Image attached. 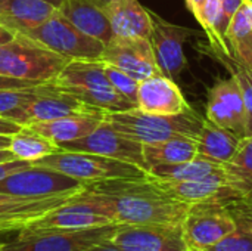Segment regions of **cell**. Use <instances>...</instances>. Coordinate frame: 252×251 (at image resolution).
I'll use <instances>...</instances> for the list:
<instances>
[{"mask_svg":"<svg viewBox=\"0 0 252 251\" xmlns=\"http://www.w3.org/2000/svg\"><path fill=\"white\" fill-rule=\"evenodd\" d=\"M84 192L115 225H182L190 209L165 192L151 175L89 183Z\"/></svg>","mask_w":252,"mask_h":251,"instance_id":"cell-1","label":"cell"},{"mask_svg":"<svg viewBox=\"0 0 252 251\" xmlns=\"http://www.w3.org/2000/svg\"><path fill=\"white\" fill-rule=\"evenodd\" d=\"M47 83L105 112H120L137 108L134 102L124 98L112 87L105 74V64L100 59L68 61V64Z\"/></svg>","mask_w":252,"mask_h":251,"instance_id":"cell-2","label":"cell"},{"mask_svg":"<svg viewBox=\"0 0 252 251\" xmlns=\"http://www.w3.org/2000/svg\"><path fill=\"white\" fill-rule=\"evenodd\" d=\"M105 118L118 133L142 145L158 143L177 136L196 139L204 124V118L193 109L174 115H161L133 108L120 112H105Z\"/></svg>","mask_w":252,"mask_h":251,"instance_id":"cell-3","label":"cell"},{"mask_svg":"<svg viewBox=\"0 0 252 251\" xmlns=\"http://www.w3.org/2000/svg\"><path fill=\"white\" fill-rule=\"evenodd\" d=\"M68 61L25 34L0 46V75L10 78L47 83Z\"/></svg>","mask_w":252,"mask_h":251,"instance_id":"cell-4","label":"cell"},{"mask_svg":"<svg viewBox=\"0 0 252 251\" xmlns=\"http://www.w3.org/2000/svg\"><path fill=\"white\" fill-rule=\"evenodd\" d=\"M32 164L55 169L87 185L111 179H139L149 176L146 170L131 163L89 152H75L63 149H58L56 152L49 154L34 161Z\"/></svg>","mask_w":252,"mask_h":251,"instance_id":"cell-5","label":"cell"},{"mask_svg":"<svg viewBox=\"0 0 252 251\" xmlns=\"http://www.w3.org/2000/svg\"><path fill=\"white\" fill-rule=\"evenodd\" d=\"M118 225L102 228L65 231V229H32L22 228L7 243H3L4 251H84L89 247L109 240Z\"/></svg>","mask_w":252,"mask_h":251,"instance_id":"cell-6","label":"cell"},{"mask_svg":"<svg viewBox=\"0 0 252 251\" xmlns=\"http://www.w3.org/2000/svg\"><path fill=\"white\" fill-rule=\"evenodd\" d=\"M24 34L69 61L100 59L105 49V43L75 28L58 9L41 25Z\"/></svg>","mask_w":252,"mask_h":251,"instance_id":"cell-7","label":"cell"},{"mask_svg":"<svg viewBox=\"0 0 252 251\" xmlns=\"http://www.w3.org/2000/svg\"><path fill=\"white\" fill-rule=\"evenodd\" d=\"M86 185L87 183L55 169L31 164L0 180V192L27 198H49L75 195L81 192Z\"/></svg>","mask_w":252,"mask_h":251,"instance_id":"cell-8","label":"cell"},{"mask_svg":"<svg viewBox=\"0 0 252 251\" xmlns=\"http://www.w3.org/2000/svg\"><path fill=\"white\" fill-rule=\"evenodd\" d=\"M58 148L63 151L96 154V155L131 163L149 173V169L143 157V145L118 133L106 118H103L100 124L89 135L75 141L59 143Z\"/></svg>","mask_w":252,"mask_h":251,"instance_id":"cell-9","label":"cell"},{"mask_svg":"<svg viewBox=\"0 0 252 251\" xmlns=\"http://www.w3.org/2000/svg\"><path fill=\"white\" fill-rule=\"evenodd\" d=\"M236 229L226 204H193L183 223V238L189 250H207Z\"/></svg>","mask_w":252,"mask_h":251,"instance_id":"cell-10","label":"cell"},{"mask_svg":"<svg viewBox=\"0 0 252 251\" xmlns=\"http://www.w3.org/2000/svg\"><path fill=\"white\" fill-rule=\"evenodd\" d=\"M109 241L121 251H189L182 225H118Z\"/></svg>","mask_w":252,"mask_h":251,"instance_id":"cell-11","label":"cell"},{"mask_svg":"<svg viewBox=\"0 0 252 251\" xmlns=\"http://www.w3.org/2000/svg\"><path fill=\"white\" fill-rule=\"evenodd\" d=\"M100 61L120 68L137 81L162 74L157 64L151 40L145 37L114 36L105 44Z\"/></svg>","mask_w":252,"mask_h":251,"instance_id":"cell-12","label":"cell"},{"mask_svg":"<svg viewBox=\"0 0 252 251\" xmlns=\"http://www.w3.org/2000/svg\"><path fill=\"white\" fill-rule=\"evenodd\" d=\"M115 225L100 210V207L84 192L75 194L68 203L50 210L40 219L28 225L32 229H65L78 231Z\"/></svg>","mask_w":252,"mask_h":251,"instance_id":"cell-13","label":"cell"},{"mask_svg":"<svg viewBox=\"0 0 252 251\" xmlns=\"http://www.w3.org/2000/svg\"><path fill=\"white\" fill-rule=\"evenodd\" d=\"M152 21V31L149 36L154 55L161 72L171 80H177L186 67V56L183 44L190 34V30L171 24L159 15L149 10Z\"/></svg>","mask_w":252,"mask_h":251,"instance_id":"cell-14","label":"cell"},{"mask_svg":"<svg viewBox=\"0 0 252 251\" xmlns=\"http://www.w3.org/2000/svg\"><path fill=\"white\" fill-rule=\"evenodd\" d=\"M207 120L213 124L233 132L244 138L247 133V109L238 81L230 78L219 80L208 90Z\"/></svg>","mask_w":252,"mask_h":251,"instance_id":"cell-15","label":"cell"},{"mask_svg":"<svg viewBox=\"0 0 252 251\" xmlns=\"http://www.w3.org/2000/svg\"><path fill=\"white\" fill-rule=\"evenodd\" d=\"M103 112L105 111L87 105L86 102L77 99L72 95L55 89L49 83H41L38 86L37 96L25 108L22 126H28L37 121L58 120L63 117L93 115V114H103Z\"/></svg>","mask_w":252,"mask_h":251,"instance_id":"cell-16","label":"cell"},{"mask_svg":"<svg viewBox=\"0 0 252 251\" xmlns=\"http://www.w3.org/2000/svg\"><path fill=\"white\" fill-rule=\"evenodd\" d=\"M74 195L27 198L0 192V234L16 232L50 210L68 203Z\"/></svg>","mask_w":252,"mask_h":251,"instance_id":"cell-17","label":"cell"},{"mask_svg":"<svg viewBox=\"0 0 252 251\" xmlns=\"http://www.w3.org/2000/svg\"><path fill=\"white\" fill-rule=\"evenodd\" d=\"M136 104L145 112L161 115H174L192 109L176 81L164 74L139 81Z\"/></svg>","mask_w":252,"mask_h":251,"instance_id":"cell-18","label":"cell"},{"mask_svg":"<svg viewBox=\"0 0 252 251\" xmlns=\"http://www.w3.org/2000/svg\"><path fill=\"white\" fill-rule=\"evenodd\" d=\"M56 9L75 28L90 37L100 40L105 44L114 37L111 22L105 10L92 0H62Z\"/></svg>","mask_w":252,"mask_h":251,"instance_id":"cell-19","label":"cell"},{"mask_svg":"<svg viewBox=\"0 0 252 251\" xmlns=\"http://www.w3.org/2000/svg\"><path fill=\"white\" fill-rule=\"evenodd\" d=\"M55 10L56 7L44 0H0V25L24 34L41 25Z\"/></svg>","mask_w":252,"mask_h":251,"instance_id":"cell-20","label":"cell"},{"mask_svg":"<svg viewBox=\"0 0 252 251\" xmlns=\"http://www.w3.org/2000/svg\"><path fill=\"white\" fill-rule=\"evenodd\" d=\"M105 13L114 36L149 38L152 31L149 9L143 7L139 0H112Z\"/></svg>","mask_w":252,"mask_h":251,"instance_id":"cell-21","label":"cell"},{"mask_svg":"<svg viewBox=\"0 0 252 251\" xmlns=\"http://www.w3.org/2000/svg\"><path fill=\"white\" fill-rule=\"evenodd\" d=\"M103 118H105V112L93 114V115H74V117H63L50 121L31 123L28 124V127L40 133L41 136L47 138L55 145H59L89 135L100 124Z\"/></svg>","mask_w":252,"mask_h":251,"instance_id":"cell-22","label":"cell"},{"mask_svg":"<svg viewBox=\"0 0 252 251\" xmlns=\"http://www.w3.org/2000/svg\"><path fill=\"white\" fill-rule=\"evenodd\" d=\"M224 37L230 56L252 70V1H242L230 18Z\"/></svg>","mask_w":252,"mask_h":251,"instance_id":"cell-23","label":"cell"},{"mask_svg":"<svg viewBox=\"0 0 252 251\" xmlns=\"http://www.w3.org/2000/svg\"><path fill=\"white\" fill-rule=\"evenodd\" d=\"M241 136L230 130L219 127L204 118L202 129L196 138L198 155L205 157L213 161L229 164L239 146Z\"/></svg>","mask_w":252,"mask_h":251,"instance_id":"cell-24","label":"cell"},{"mask_svg":"<svg viewBox=\"0 0 252 251\" xmlns=\"http://www.w3.org/2000/svg\"><path fill=\"white\" fill-rule=\"evenodd\" d=\"M229 169V164L219 163L208 160L205 157L196 155L195 158L177 164H164V166H155L149 169V175L152 178L161 179V180H198L208 176H213L216 173H221Z\"/></svg>","mask_w":252,"mask_h":251,"instance_id":"cell-25","label":"cell"},{"mask_svg":"<svg viewBox=\"0 0 252 251\" xmlns=\"http://www.w3.org/2000/svg\"><path fill=\"white\" fill-rule=\"evenodd\" d=\"M198 155L196 139L177 136L164 142L143 145V157L148 169L164 164H177L189 161Z\"/></svg>","mask_w":252,"mask_h":251,"instance_id":"cell-26","label":"cell"},{"mask_svg":"<svg viewBox=\"0 0 252 251\" xmlns=\"http://www.w3.org/2000/svg\"><path fill=\"white\" fill-rule=\"evenodd\" d=\"M59 148L47 138L34 132L28 126H22L16 133L10 136L9 151L18 160L34 163L49 154L56 152Z\"/></svg>","mask_w":252,"mask_h":251,"instance_id":"cell-27","label":"cell"},{"mask_svg":"<svg viewBox=\"0 0 252 251\" xmlns=\"http://www.w3.org/2000/svg\"><path fill=\"white\" fill-rule=\"evenodd\" d=\"M208 49H210L208 53H211V56H214L221 65H224L232 72V77L238 81L242 96H244L245 109H247V133H245V136L252 135V70L242 65L239 61H236L230 55L217 52L211 47H208Z\"/></svg>","mask_w":252,"mask_h":251,"instance_id":"cell-28","label":"cell"},{"mask_svg":"<svg viewBox=\"0 0 252 251\" xmlns=\"http://www.w3.org/2000/svg\"><path fill=\"white\" fill-rule=\"evenodd\" d=\"M38 86L27 89H0V117L22 126L25 108L37 96Z\"/></svg>","mask_w":252,"mask_h":251,"instance_id":"cell-29","label":"cell"},{"mask_svg":"<svg viewBox=\"0 0 252 251\" xmlns=\"http://www.w3.org/2000/svg\"><path fill=\"white\" fill-rule=\"evenodd\" d=\"M105 74H106L109 83L112 84V87L118 93H121L124 98H127V99H130L131 102L136 104V101H137V89H139V81L137 80H134L127 72H124L120 68H117L114 65H109V64H105Z\"/></svg>","mask_w":252,"mask_h":251,"instance_id":"cell-30","label":"cell"},{"mask_svg":"<svg viewBox=\"0 0 252 251\" xmlns=\"http://www.w3.org/2000/svg\"><path fill=\"white\" fill-rule=\"evenodd\" d=\"M205 251H252V226H239Z\"/></svg>","mask_w":252,"mask_h":251,"instance_id":"cell-31","label":"cell"},{"mask_svg":"<svg viewBox=\"0 0 252 251\" xmlns=\"http://www.w3.org/2000/svg\"><path fill=\"white\" fill-rule=\"evenodd\" d=\"M229 164L235 172L252 180V135L241 139L239 146Z\"/></svg>","mask_w":252,"mask_h":251,"instance_id":"cell-32","label":"cell"},{"mask_svg":"<svg viewBox=\"0 0 252 251\" xmlns=\"http://www.w3.org/2000/svg\"><path fill=\"white\" fill-rule=\"evenodd\" d=\"M31 164H32V163H30V161H24V160H18V158L10 160V161H3V163H0V180H3L4 178L10 176V175L15 173V172H19V170H22V169L30 167Z\"/></svg>","mask_w":252,"mask_h":251,"instance_id":"cell-33","label":"cell"},{"mask_svg":"<svg viewBox=\"0 0 252 251\" xmlns=\"http://www.w3.org/2000/svg\"><path fill=\"white\" fill-rule=\"evenodd\" d=\"M41 83H34L28 80H18V78H10L0 75V89H27L32 86H38Z\"/></svg>","mask_w":252,"mask_h":251,"instance_id":"cell-34","label":"cell"},{"mask_svg":"<svg viewBox=\"0 0 252 251\" xmlns=\"http://www.w3.org/2000/svg\"><path fill=\"white\" fill-rule=\"evenodd\" d=\"M242 1H244V0H221L227 25H229V21H230V18L233 16V13H235V12L238 10V7L242 4Z\"/></svg>","mask_w":252,"mask_h":251,"instance_id":"cell-35","label":"cell"},{"mask_svg":"<svg viewBox=\"0 0 252 251\" xmlns=\"http://www.w3.org/2000/svg\"><path fill=\"white\" fill-rule=\"evenodd\" d=\"M21 127H22V126H19L18 123L0 117V135H13V133H16Z\"/></svg>","mask_w":252,"mask_h":251,"instance_id":"cell-36","label":"cell"},{"mask_svg":"<svg viewBox=\"0 0 252 251\" xmlns=\"http://www.w3.org/2000/svg\"><path fill=\"white\" fill-rule=\"evenodd\" d=\"M84 251H121L120 249H117L109 240H105V241H100V243H97V244H94V246H92V247H89L87 250Z\"/></svg>","mask_w":252,"mask_h":251,"instance_id":"cell-37","label":"cell"},{"mask_svg":"<svg viewBox=\"0 0 252 251\" xmlns=\"http://www.w3.org/2000/svg\"><path fill=\"white\" fill-rule=\"evenodd\" d=\"M205 1L207 0H186V6L193 13V16L196 18L199 15V12H201L202 6L205 4Z\"/></svg>","mask_w":252,"mask_h":251,"instance_id":"cell-38","label":"cell"},{"mask_svg":"<svg viewBox=\"0 0 252 251\" xmlns=\"http://www.w3.org/2000/svg\"><path fill=\"white\" fill-rule=\"evenodd\" d=\"M15 36H16V33H13L12 30H9V28L0 25V46H1V44H6V43H9V41H12V40L15 38Z\"/></svg>","mask_w":252,"mask_h":251,"instance_id":"cell-39","label":"cell"},{"mask_svg":"<svg viewBox=\"0 0 252 251\" xmlns=\"http://www.w3.org/2000/svg\"><path fill=\"white\" fill-rule=\"evenodd\" d=\"M10 160H15V155L9 149H0V163L10 161Z\"/></svg>","mask_w":252,"mask_h":251,"instance_id":"cell-40","label":"cell"},{"mask_svg":"<svg viewBox=\"0 0 252 251\" xmlns=\"http://www.w3.org/2000/svg\"><path fill=\"white\" fill-rule=\"evenodd\" d=\"M12 135H0V149H9Z\"/></svg>","mask_w":252,"mask_h":251,"instance_id":"cell-41","label":"cell"},{"mask_svg":"<svg viewBox=\"0 0 252 251\" xmlns=\"http://www.w3.org/2000/svg\"><path fill=\"white\" fill-rule=\"evenodd\" d=\"M92 1H93L94 4H97L100 9H103V10H105V9L109 6V3H111L112 0H92Z\"/></svg>","mask_w":252,"mask_h":251,"instance_id":"cell-42","label":"cell"},{"mask_svg":"<svg viewBox=\"0 0 252 251\" xmlns=\"http://www.w3.org/2000/svg\"><path fill=\"white\" fill-rule=\"evenodd\" d=\"M44 1H47V3H50V4H53L55 7H58V6L62 3V0H44Z\"/></svg>","mask_w":252,"mask_h":251,"instance_id":"cell-43","label":"cell"},{"mask_svg":"<svg viewBox=\"0 0 252 251\" xmlns=\"http://www.w3.org/2000/svg\"><path fill=\"white\" fill-rule=\"evenodd\" d=\"M0 251H4L3 250V247H1V244H0Z\"/></svg>","mask_w":252,"mask_h":251,"instance_id":"cell-44","label":"cell"},{"mask_svg":"<svg viewBox=\"0 0 252 251\" xmlns=\"http://www.w3.org/2000/svg\"><path fill=\"white\" fill-rule=\"evenodd\" d=\"M189 251H205V250H189Z\"/></svg>","mask_w":252,"mask_h":251,"instance_id":"cell-45","label":"cell"},{"mask_svg":"<svg viewBox=\"0 0 252 251\" xmlns=\"http://www.w3.org/2000/svg\"><path fill=\"white\" fill-rule=\"evenodd\" d=\"M248 1H252V0H248Z\"/></svg>","mask_w":252,"mask_h":251,"instance_id":"cell-46","label":"cell"}]
</instances>
